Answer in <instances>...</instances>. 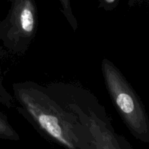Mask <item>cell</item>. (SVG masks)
<instances>
[{
    "label": "cell",
    "mask_w": 149,
    "mask_h": 149,
    "mask_svg": "<svg viewBox=\"0 0 149 149\" xmlns=\"http://www.w3.org/2000/svg\"><path fill=\"white\" fill-rule=\"evenodd\" d=\"M15 91L29 119L47 138L65 149H89L85 127L68 106L63 109L38 86L19 84Z\"/></svg>",
    "instance_id": "cell-1"
},
{
    "label": "cell",
    "mask_w": 149,
    "mask_h": 149,
    "mask_svg": "<svg viewBox=\"0 0 149 149\" xmlns=\"http://www.w3.org/2000/svg\"><path fill=\"white\" fill-rule=\"evenodd\" d=\"M106 87L115 108L134 136L149 142V125L143 109L122 73L109 60L102 63Z\"/></svg>",
    "instance_id": "cell-2"
},
{
    "label": "cell",
    "mask_w": 149,
    "mask_h": 149,
    "mask_svg": "<svg viewBox=\"0 0 149 149\" xmlns=\"http://www.w3.org/2000/svg\"><path fill=\"white\" fill-rule=\"evenodd\" d=\"M67 106L77 113L85 127L89 149H134L96 110L88 106L86 111L77 103H68Z\"/></svg>",
    "instance_id": "cell-3"
},
{
    "label": "cell",
    "mask_w": 149,
    "mask_h": 149,
    "mask_svg": "<svg viewBox=\"0 0 149 149\" xmlns=\"http://www.w3.org/2000/svg\"><path fill=\"white\" fill-rule=\"evenodd\" d=\"M36 27V11L32 0H16L10 19V35L16 38H29Z\"/></svg>",
    "instance_id": "cell-4"
},
{
    "label": "cell",
    "mask_w": 149,
    "mask_h": 149,
    "mask_svg": "<svg viewBox=\"0 0 149 149\" xmlns=\"http://www.w3.org/2000/svg\"><path fill=\"white\" fill-rule=\"evenodd\" d=\"M0 138L10 141H18L19 135L6 119L0 116Z\"/></svg>",
    "instance_id": "cell-5"
},
{
    "label": "cell",
    "mask_w": 149,
    "mask_h": 149,
    "mask_svg": "<svg viewBox=\"0 0 149 149\" xmlns=\"http://www.w3.org/2000/svg\"><path fill=\"white\" fill-rule=\"evenodd\" d=\"M60 1L61 2V4H62L63 7L64 13H65V15L68 17V20L70 21L71 26L73 27H74L76 26V20L74 18V16H73L72 13H71L70 1L69 0H60Z\"/></svg>",
    "instance_id": "cell-6"
},
{
    "label": "cell",
    "mask_w": 149,
    "mask_h": 149,
    "mask_svg": "<svg viewBox=\"0 0 149 149\" xmlns=\"http://www.w3.org/2000/svg\"><path fill=\"white\" fill-rule=\"evenodd\" d=\"M104 1L106 4H113L115 1V0H104Z\"/></svg>",
    "instance_id": "cell-7"
}]
</instances>
